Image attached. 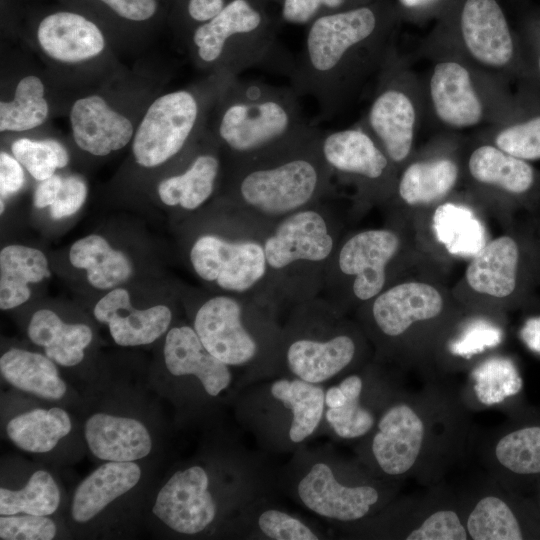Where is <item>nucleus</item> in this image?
I'll return each mask as SVG.
<instances>
[{
	"mask_svg": "<svg viewBox=\"0 0 540 540\" xmlns=\"http://www.w3.org/2000/svg\"><path fill=\"white\" fill-rule=\"evenodd\" d=\"M142 479L137 462L106 461L87 475L75 488L70 517L86 525L100 517L114 502L132 492Z\"/></svg>",
	"mask_w": 540,
	"mask_h": 540,
	"instance_id": "b1692460",
	"label": "nucleus"
},
{
	"mask_svg": "<svg viewBox=\"0 0 540 540\" xmlns=\"http://www.w3.org/2000/svg\"><path fill=\"white\" fill-rule=\"evenodd\" d=\"M50 276L45 254L33 247L8 245L0 252V308L9 310L27 302L29 284Z\"/></svg>",
	"mask_w": 540,
	"mask_h": 540,
	"instance_id": "473e14b6",
	"label": "nucleus"
},
{
	"mask_svg": "<svg viewBox=\"0 0 540 540\" xmlns=\"http://www.w3.org/2000/svg\"><path fill=\"white\" fill-rule=\"evenodd\" d=\"M0 203H1L0 205H1V214H2V213H3V210H4V208H5L4 199L1 198V202H0Z\"/></svg>",
	"mask_w": 540,
	"mask_h": 540,
	"instance_id": "5fc2aeb1",
	"label": "nucleus"
},
{
	"mask_svg": "<svg viewBox=\"0 0 540 540\" xmlns=\"http://www.w3.org/2000/svg\"><path fill=\"white\" fill-rule=\"evenodd\" d=\"M32 343L62 367H75L85 357L93 340L92 329L84 323H66L54 311L40 309L33 313L27 327Z\"/></svg>",
	"mask_w": 540,
	"mask_h": 540,
	"instance_id": "c756f323",
	"label": "nucleus"
},
{
	"mask_svg": "<svg viewBox=\"0 0 540 540\" xmlns=\"http://www.w3.org/2000/svg\"><path fill=\"white\" fill-rule=\"evenodd\" d=\"M465 507L458 504H431L417 517L399 515L393 509L385 507L379 516L385 519H410L402 525L392 538L406 540H468L465 526Z\"/></svg>",
	"mask_w": 540,
	"mask_h": 540,
	"instance_id": "c9c22d12",
	"label": "nucleus"
},
{
	"mask_svg": "<svg viewBox=\"0 0 540 540\" xmlns=\"http://www.w3.org/2000/svg\"><path fill=\"white\" fill-rule=\"evenodd\" d=\"M320 132L271 155L226 163L220 185L224 220L265 235L283 218L332 197Z\"/></svg>",
	"mask_w": 540,
	"mask_h": 540,
	"instance_id": "7ed1b4c3",
	"label": "nucleus"
},
{
	"mask_svg": "<svg viewBox=\"0 0 540 540\" xmlns=\"http://www.w3.org/2000/svg\"><path fill=\"white\" fill-rule=\"evenodd\" d=\"M69 122L75 144L98 157L126 147L137 126L128 113L98 93L76 99L69 111Z\"/></svg>",
	"mask_w": 540,
	"mask_h": 540,
	"instance_id": "a211bd4d",
	"label": "nucleus"
},
{
	"mask_svg": "<svg viewBox=\"0 0 540 540\" xmlns=\"http://www.w3.org/2000/svg\"><path fill=\"white\" fill-rule=\"evenodd\" d=\"M401 247V236L391 228L344 234L319 296L344 314L357 310L391 285V266Z\"/></svg>",
	"mask_w": 540,
	"mask_h": 540,
	"instance_id": "4468645a",
	"label": "nucleus"
},
{
	"mask_svg": "<svg viewBox=\"0 0 540 540\" xmlns=\"http://www.w3.org/2000/svg\"><path fill=\"white\" fill-rule=\"evenodd\" d=\"M538 501H539V508H540V485H539V496H538Z\"/></svg>",
	"mask_w": 540,
	"mask_h": 540,
	"instance_id": "6e6d98bb",
	"label": "nucleus"
},
{
	"mask_svg": "<svg viewBox=\"0 0 540 540\" xmlns=\"http://www.w3.org/2000/svg\"><path fill=\"white\" fill-rule=\"evenodd\" d=\"M519 338L531 352L540 355V314L527 317L519 329Z\"/></svg>",
	"mask_w": 540,
	"mask_h": 540,
	"instance_id": "603ef678",
	"label": "nucleus"
},
{
	"mask_svg": "<svg viewBox=\"0 0 540 540\" xmlns=\"http://www.w3.org/2000/svg\"><path fill=\"white\" fill-rule=\"evenodd\" d=\"M484 455L495 477L504 480L540 476V423L521 424L495 433L486 444Z\"/></svg>",
	"mask_w": 540,
	"mask_h": 540,
	"instance_id": "a878e982",
	"label": "nucleus"
},
{
	"mask_svg": "<svg viewBox=\"0 0 540 540\" xmlns=\"http://www.w3.org/2000/svg\"><path fill=\"white\" fill-rule=\"evenodd\" d=\"M495 142L499 149L516 158L540 159V117L502 130Z\"/></svg>",
	"mask_w": 540,
	"mask_h": 540,
	"instance_id": "a18cd8bd",
	"label": "nucleus"
},
{
	"mask_svg": "<svg viewBox=\"0 0 540 540\" xmlns=\"http://www.w3.org/2000/svg\"><path fill=\"white\" fill-rule=\"evenodd\" d=\"M538 216H540V212L536 213Z\"/></svg>",
	"mask_w": 540,
	"mask_h": 540,
	"instance_id": "4d7b16f0",
	"label": "nucleus"
},
{
	"mask_svg": "<svg viewBox=\"0 0 540 540\" xmlns=\"http://www.w3.org/2000/svg\"><path fill=\"white\" fill-rule=\"evenodd\" d=\"M230 78L211 74L201 83L156 97L144 110L131 141L135 162L155 168L190 150L204 133Z\"/></svg>",
	"mask_w": 540,
	"mask_h": 540,
	"instance_id": "ddd939ff",
	"label": "nucleus"
},
{
	"mask_svg": "<svg viewBox=\"0 0 540 540\" xmlns=\"http://www.w3.org/2000/svg\"><path fill=\"white\" fill-rule=\"evenodd\" d=\"M399 483L380 478L355 456L329 446L304 445L279 473V487L297 504L327 521L353 525L367 520L395 499Z\"/></svg>",
	"mask_w": 540,
	"mask_h": 540,
	"instance_id": "39448f33",
	"label": "nucleus"
},
{
	"mask_svg": "<svg viewBox=\"0 0 540 540\" xmlns=\"http://www.w3.org/2000/svg\"><path fill=\"white\" fill-rule=\"evenodd\" d=\"M458 167L450 159L415 162L403 172L398 196L409 206L430 205L443 199L454 187Z\"/></svg>",
	"mask_w": 540,
	"mask_h": 540,
	"instance_id": "e433bc0d",
	"label": "nucleus"
},
{
	"mask_svg": "<svg viewBox=\"0 0 540 540\" xmlns=\"http://www.w3.org/2000/svg\"><path fill=\"white\" fill-rule=\"evenodd\" d=\"M83 434L90 452L103 462H137L154 447L147 424L132 415L95 412L85 420Z\"/></svg>",
	"mask_w": 540,
	"mask_h": 540,
	"instance_id": "4be33fe9",
	"label": "nucleus"
},
{
	"mask_svg": "<svg viewBox=\"0 0 540 540\" xmlns=\"http://www.w3.org/2000/svg\"><path fill=\"white\" fill-rule=\"evenodd\" d=\"M86 182L77 175L63 177V182L54 203L50 206L53 219H63L72 216L85 203L87 197Z\"/></svg>",
	"mask_w": 540,
	"mask_h": 540,
	"instance_id": "49530a36",
	"label": "nucleus"
},
{
	"mask_svg": "<svg viewBox=\"0 0 540 540\" xmlns=\"http://www.w3.org/2000/svg\"><path fill=\"white\" fill-rule=\"evenodd\" d=\"M0 372L12 387L36 398L60 402L68 395L57 364L45 354L11 348L0 357Z\"/></svg>",
	"mask_w": 540,
	"mask_h": 540,
	"instance_id": "bb28decb",
	"label": "nucleus"
},
{
	"mask_svg": "<svg viewBox=\"0 0 540 540\" xmlns=\"http://www.w3.org/2000/svg\"><path fill=\"white\" fill-rule=\"evenodd\" d=\"M280 313L252 297L219 293L200 301L191 326L204 347L233 370L242 390L282 375Z\"/></svg>",
	"mask_w": 540,
	"mask_h": 540,
	"instance_id": "0eeeda50",
	"label": "nucleus"
},
{
	"mask_svg": "<svg viewBox=\"0 0 540 540\" xmlns=\"http://www.w3.org/2000/svg\"><path fill=\"white\" fill-rule=\"evenodd\" d=\"M69 412L60 406L35 407L11 417L5 431L8 439L20 450L46 454L72 431Z\"/></svg>",
	"mask_w": 540,
	"mask_h": 540,
	"instance_id": "7c9ffc66",
	"label": "nucleus"
},
{
	"mask_svg": "<svg viewBox=\"0 0 540 540\" xmlns=\"http://www.w3.org/2000/svg\"><path fill=\"white\" fill-rule=\"evenodd\" d=\"M303 47L288 76L299 96L318 104L320 117H331L352 83L354 57L376 37L380 18L375 7L361 5L322 16L307 25Z\"/></svg>",
	"mask_w": 540,
	"mask_h": 540,
	"instance_id": "6e6552de",
	"label": "nucleus"
},
{
	"mask_svg": "<svg viewBox=\"0 0 540 540\" xmlns=\"http://www.w3.org/2000/svg\"><path fill=\"white\" fill-rule=\"evenodd\" d=\"M447 303L442 292L424 281L391 284L356 310V322L374 347V359L408 366L423 363L441 333Z\"/></svg>",
	"mask_w": 540,
	"mask_h": 540,
	"instance_id": "9b49d317",
	"label": "nucleus"
},
{
	"mask_svg": "<svg viewBox=\"0 0 540 540\" xmlns=\"http://www.w3.org/2000/svg\"><path fill=\"white\" fill-rule=\"evenodd\" d=\"M461 29L470 53L480 62L503 66L513 54V43L505 16L495 0H467Z\"/></svg>",
	"mask_w": 540,
	"mask_h": 540,
	"instance_id": "393cba45",
	"label": "nucleus"
},
{
	"mask_svg": "<svg viewBox=\"0 0 540 540\" xmlns=\"http://www.w3.org/2000/svg\"><path fill=\"white\" fill-rule=\"evenodd\" d=\"M12 155L37 181L53 176L69 163L67 149L55 139L34 140L21 137L11 144Z\"/></svg>",
	"mask_w": 540,
	"mask_h": 540,
	"instance_id": "79ce46f5",
	"label": "nucleus"
},
{
	"mask_svg": "<svg viewBox=\"0 0 540 540\" xmlns=\"http://www.w3.org/2000/svg\"><path fill=\"white\" fill-rule=\"evenodd\" d=\"M244 538L269 540H318L324 534L304 519L281 509L275 500L262 504L253 514Z\"/></svg>",
	"mask_w": 540,
	"mask_h": 540,
	"instance_id": "ea45409f",
	"label": "nucleus"
},
{
	"mask_svg": "<svg viewBox=\"0 0 540 540\" xmlns=\"http://www.w3.org/2000/svg\"><path fill=\"white\" fill-rule=\"evenodd\" d=\"M280 6L281 20L288 24L309 25L329 14L358 7L354 0H266Z\"/></svg>",
	"mask_w": 540,
	"mask_h": 540,
	"instance_id": "c03bdc74",
	"label": "nucleus"
},
{
	"mask_svg": "<svg viewBox=\"0 0 540 540\" xmlns=\"http://www.w3.org/2000/svg\"><path fill=\"white\" fill-rule=\"evenodd\" d=\"M356 321L318 296L289 310L283 323L281 373L324 385L374 356Z\"/></svg>",
	"mask_w": 540,
	"mask_h": 540,
	"instance_id": "1a4fd4ad",
	"label": "nucleus"
},
{
	"mask_svg": "<svg viewBox=\"0 0 540 540\" xmlns=\"http://www.w3.org/2000/svg\"><path fill=\"white\" fill-rule=\"evenodd\" d=\"M62 182L63 177L56 173L45 180L39 181L33 195L34 206L39 209L50 207L58 196Z\"/></svg>",
	"mask_w": 540,
	"mask_h": 540,
	"instance_id": "3c124183",
	"label": "nucleus"
},
{
	"mask_svg": "<svg viewBox=\"0 0 540 540\" xmlns=\"http://www.w3.org/2000/svg\"><path fill=\"white\" fill-rule=\"evenodd\" d=\"M437 0H399V2L407 8H415L428 5Z\"/></svg>",
	"mask_w": 540,
	"mask_h": 540,
	"instance_id": "864d4df0",
	"label": "nucleus"
},
{
	"mask_svg": "<svg viewBox=\"0 0 540 540\" xmlns=\"http://www.w3.org/2000/svg\"><path fill=\"white\" fill-rule=\"evenodd\" d=\"M385 363L376 359L337 381L343 400L325 408L321 430L342 441H359L374 428L379 415L402 387Z\"/></svg>",
	"mask_w": 540,
	"mask_h": 540,
	"instance_id": "f3484780",
	"label": "nucleus"
},
{
	"mask_svg": "<svg viewBox=\"0 0 540 540\" xmlns=\"http://www.w3.org/2000/svg\"><path fill=\"white\" fill-rule=\"evenodd\" d=\"M329 199L283 218L263 237L267 295L280 312L321 293L344 235L342 216Z\"/></svg>",
	"mask_w": 540,
	"mask_h": 540,
	"instance_id": "423d86ee",
	"label": "nucleus"
},
{
	"mask_svg": "<svg viewBox=\"0 0 540 540\" xmlns=\"http://www.w3.org/2000/svg\"><path fill=\"white\" fill-rule=\"evenodd\" d=\"M223 222L224 234L206 232L193 241L189 250L193 271L221 293L252 297L275 306L267 295L264 236Z\"/></svg>",
	"mask_w": 540,
	"mask_h": 540,
	"instance_id": "2eb2a0df",
	"label": "nucleus"
},
{
	"mask_svg": "<svg viewBox=\"0 0 540 540\" xmlns=\"http://www.w3.org/2000/svg\"><path fill=\"white\" fill-rule=\"evenodd\" d=\"M468 167L477 181L516 197L527 196L536 181L530 164L490 145L477 148L469 158Z\"/></svg>",
	"mask_w": 540,
	"mask_h": 540,
	"instance_id": "f704fd0d",
	"label": "nucleus"
},
{
	"mask_svg": "<svg viewBox=\"0 0 540 540\" xmlns=\"http://www.w3.org/2000/svg\"><path fill=\"white\" fill-rule=\"evenodd\" d=\"M266 0H231L187 35L194 63L211 74L238 77L254 67L290 75L294 58L278 41L277 20Z\"/></svg>",
	"mask_w": 540,
	"mask_h": 540,
	"instance_id": "9d476101",
	"label": "nucleus"
},
{
	"mask_svg": "<svg viewBox=\"0 0 540 540\" xmlns=\"http://www.w3.org/2000/svg\"><path fill=\"white\" fill-rule=\"evenodd\" d=\"M50 113L46 87L35 74L17 82L10 100L0 102V132H26L43 125Z\"/></svg>",
	"mask_w": 540,
	"mask_h": 540,
	"instance_id": "4c0bfd02",
	"label": "nucleus"
},
{
	"mask_svg": "<svg viewBox=\"0 0 540 540\" xmlns=\"http://www.w3.org/2000/svg\"><path fill=\"white\" fill-rule=\"evenodd\" d=\"M468 409L463 394L438 381L417 391L401 387L371 432L356 442L355 457L385 480L433 483L471 440Z\"/></svg>",
	"mask_w": 540,
	"mask_h": 540,
	"instance_id": "f03ea898",
	"label": "nucleus"
},
{
	"mask_svg": "<svg viewBox=\"0 0 540 540\" xmlns=\"http://www.w3.org/2000/svg\"><path fill=\"white\" fill-rule=\"evenodd\" d=\"M477 401L492 405L514 396L522 388V379L515 364L506 357L485 359L472 372Z\"/></svg>",
	"mask_w": 540,
	"mask_h": 540,
	"instance_id": "a19ab883",
	"label": "nucleus"
},
{
	"mask_svg": "<svg viewBox=\"0 0 540 540\" xmlns=\"http://www.w3.org/2000/svg\"><path fill=\"white\" fill-rule=\"evenodd\" d=\"M163 360L188 408L203 409L237 396L240 391L233 370L213 356L191 325L172 326L165 334Z\"/></svg>",
	"mask_w": 540,
	"mask_h": 540,
	"instance_id": "dca6fc26",
	"label": "nucleus"
},
{
	"mask_svg": "<svg viewBox=\"0 0 540 540\" xmlns=\"http://www.w3.org/2000/svg\"><path fill=\"white\" fill-rule=\"evenodd\" d=\"M220 147L205 129L202 145L194 149L185 167L157 186L161 202L167 206L195 211L203 206L220 187L225 165Z\"/></svg>",
	"mask_w": 540,
	"mask_h": 540,
	"instance_id": "aec40b11",
	"label": "nucleus"
},
{
	"mask_svg": "<svg viewBox=\"0 0 540 540\" xmlns=\"http://www.w3.org/2000/svg\"><path fill=\"white\" fill-rule=\"evenodd\" d=\"M415 112L403 92L389 88L374 99L368 123L390 161L400 163L409 155L413 143Z\"/></svg>",
	"mask_w": 540,
	"mask_h": 540,
	"instance_id": "cd10ccee",
	"label": "nucleus"
},
{
	"mask_svg": "<svg viewBox=\"0 0 540 540\" xmlns=\"http://www.w3.org/2000/svg\"><path fill=\"white\" fill-rule=\"evenodd\" d=\"M430 90L437 116L455 127L478 123L482 105L468 71L458 63L443 62L435 66Z\"/></svg>",
	"mask_w": 540,
	"mask_h": 540,
	"instance_id": "c85d7f7f",
	"label": "nucleus"
},
{
	"mask_svg": "<svg viewBox=\"0 0 540 540\" xmlns=\"http://www.w3.org/2000/svg\"><path fill=\"white\" fill-rule=\"evenodd\" d=\"M234 401L237 421L260 448L294 453L321 431L325 386L278 375L246 386Z\"/></svg>",
	"mask_w": 540,
	"mask_h": 540,
	"instance_id": "f8f14e48",
	"label": "nucleus"
},
{
	"mask_svg": "<svg viewBox=\"0 0 540 540\" xmlns=\"http://www.w3.org/2000/svg\"><path fill=\"white\" fill-rule=\"evenodd\" d=\"M320 149L333 178L378 183L388 173L390 159L374 139L359 128L320 132Z\"/></svg>",
	"mask_w": 540,
	"mask_h": 540,
	"instance_id": "5701e85b",
	"label": "nucleus"
},
{
	"mask_svg": "<svg viewBox=\"0 0 540 540\" xmlns=\"http://www.w3.org/2000/svg\"><path fill=\"white\" fill-rule=\"evenodd\" d=\"M37 46L60 66L89 64L108 48L105 35L92 20L76 12L58 11L44 17L36 30Z\"/></svg>",
	"mask_w": 540,
	"mask_h": 540,
	"instance_id": "6ab92c4d",
	"label": "nucleus"
},
{
	"mask_svg": "<svg viewBox=\"0 0 540 540\" xmlns=\"http://www.w3.org/2000/svg\"><path fill=\"white\" fill-rule=\"evenodd\" d=\"M278 489L279 473L262 454L224 437L174 467L152 514L176 536L244 538L254 512Z\"/></svg>",
	"mask_w": 540,
	"mask_h": 540,
	"instance_id": "f257e3e1",
	"label": "nucleus"
},
{
	"mask_svg": "<svg viewBox=\"0 0 540 540\" xmlns=\"http://www.w3.org/2000/svg\"><path fill=\"white\" fill-rule=\"evenodd\" d=\"M231 0H184V28L186 36L198 25L212 19Z\"/></svg>",
	"mask_w": 540,
	"mask_h": 540,
	"instance_id": "de8ad7c7",
	"label": "nucleus"
},
{
	"mask_svg": "<svg viewBox=\"0 0 540 540\" xmlns=\"http://www.w3.org/2000/svg\"><path fill=\"white\" fill-rule=\"evenodd\" d=\"M58 534V525L50 516L12 514L0 517L1 540H51Z\"/></svg>",
	"mask_w": 540,
	"mask_h": 540,
	"instance_id": "37998d69",
	"label": "nucleus"
},
{
	"mask_svg": "<svg viewBox=\"0 0 540 540\" xmlns=\"http://www.w3.org/2000/svg\"><path fill=\"white\" fill-rule=\"evenodd\" d=\"M299 97L291 86L232 77L219 94L206 129L227 163L283 151L319 131L305 118Z\"/></svg>",
	"mask_w": 540,
	"mask_h": 540,
	"instance_id": "20e7f679",
	"label": "nucleus"
},
{
	"mask_svg": "<svg viewBox=\"0 0 540 540\" xmlns=\"http://www.w3.org/2000/svg\"><path fill=\"white\" fill-rule=\"evenodd\" d=\"M465 526L471 540L528 538L525 520L516 504L499 492H485L466 505Z\"/></svg>",
	"mask_w": 540,
	"mask_h": 540,
	"instance_id": "2f4dec72",
	"label": "nucleus"
},
{
	"mask_svg": "<svg viewBox=\"0 0 540 540\" xmlns=\"http://www.w3.org/2000/svg\"><path fill=\"white\" fill-rule=\"evenodd\" d=\"M61 504V490L46 469L34 470L26 482L12 488L1 484L0 515L19 513L51 516Z\"/></svg>",
	"mask_w": 540,
	"mask_h": 540,
	"instance_id": "58836bf2",
	"label": "nucleus"
},
{
	"mask_svg": "<svg viewBox=\"0 0 540 540\" xmlns=\"http://www.w3.org/2000/svg\"><path fill=\"white\" fill-rule=\"evenodd\" d=\"M25 183L22 164L6 151L0 153V193L6 199L18 193Z\"/></svg>",
	"mask_w": 540,
	"mask_h": 540,
	"instance_id": "09e8293b",
	"label": "nucleus"
},
{
	"mask_svg": "<svg viewBox=\"0 0 540 540\" xmlns=\"http://www.w3.org/2000/svg\"><path fill=\"white\" fill-rule=\"evenodd\" d=\"M121 18L133 22L151 19L158 8L157 0H100Z\"/></svg>",
	"mask_w": 540,
	"mask_h": 540,
	"instance_id": "8fccbe9b",
	"label": "nucleus"
},
{
	"mask_svg": "<svg viewBox=\"0 0 540 540\" xmlns=\"http://www.w3.org/2000/svg\"><path fill=\"white\" fill-rule=\"evenodd\" d=\"M69 260L75 268L84 269L90 285L100 290L116 288L127 281L132 273L128 257L96 234L74 242L69 251Z\"/></svg>",
	"mask_w": 540,
	"mask_h": 540,
	"instance_id": "72a5a7b5",
	"label": "nucleus"
},
{
	"mask_svg": "<svg viewBox=\"0 0 540 540\" xmlns=\"http://www.w3.org/2000/svg\"><path fill=\"white\" fill-rule=\"evenodd\" d=\"M94 317L108 326L113 341L123 347L148 345L172 327L173 312L164 304L136 309L129 292L121 287L111 289L94 306Z\"/></svg>",
	"mask_w": 540,
	"mask_h": 540,
	"instance_id": "412c9836",
	"label": "nucleus"
}]
</instances>
